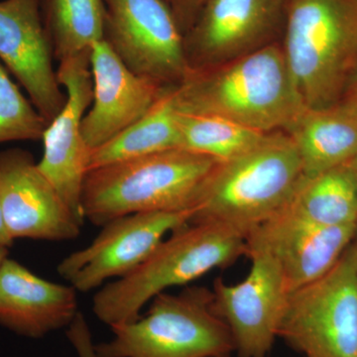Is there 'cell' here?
Listing matches in <instances>:
<instances>
[{
    "label": "cell",
    "mask_w": 357,
    "mask_h": 357,
    "mask_svg": "<svg viewBox=\"0 0 357 357\" xmlns=\"http://www.w3.org/2000/svg\"><path fill=\"white\" fill-rule=\"evenodd\" d=\"M182 148L225 162L248 151L264 137V132L218 116L178 112Z\"/></svg>",
    "instance_id": "7402d4cb"
},
{
    "label": "cell",
    "mask_w": 357,
    "mask_h": 357,
    "mask_svg": "<svg viewBox=\"0 0 357 357\" xmlns=\"http://www.w3.org/2000/svg\"><path fill=\"white\" fill-rule=\"evenodd\" d=\"M8 257V248H0V266H1L2 262Z\"/></svg>",
    "instance_id": "f1b7e54d"
},
{
    "label": "cell",
    "mask_w": 357,
    "mask_h": 357,
    "mask_svg": "<svg viewBox=\"0 0 357 357\" xmlns=\"http://www.w3.org/2000/svg\"><path fill=\"white\" fill-rule=\"evenodd\" d=\"M352 246H354V252H356V261H357V223H356V234H354V241H352Z\"/></svg>",
    "instance_id": "f546056e"
},
{
    "label": "cell",
    "mask_w": 357,
    "mask_h": 357,
    "mask_svg": "<svg viewBox=\"0 0 357 357\" xmlns=\"http://www.w3.org/2000/svg\"><path fill=\"white\" fill-rule=\"evenodd\" d=\"M281 46L306 107H335L357 70V0H289Z\"/></svg>",
    "instance_id": "5b68a950"
},
{
    "label": "cell",
    "mask_w": 357,
    "mask_h": 357,
    "mask_svg": "<svg viewBox=\"0 0 357 357\" xmlns=\"http://www.w3.org/2000/svg\"><path fill=\"white\" fill-rule=\"evenodd\" d=\"M77 293L6 257L0 266V326L31 338L69 326L79 312Z\"/></svg>",
    "instance_id": "e0dca14e"
},
{
    "label": "cell",
    "mask_w": 357,
    "mask_h": 357,
    "mask_svg": "<svg viewBox=\"0 0 357 357\" xmlns=\"http://www.w3.org/2000/svg\"><path fill=\"white\" fill-rule=\"evenodd\" d=\"M146 316L114 326V337L96 345L98 357H227L236 349L229 326L215 314L213 291L187 287L162 293Z\"/></svg>",
    "instance_id": "8992f818"
},
{
    "label": "cell",
    "mask_w": 357,
    "mask_h": 357,
    "mask_svg": "<svg viewBox=\"0 0 357 357\" xmlns=\"http://www.w3.org/2000/svg\"><path fill=\"white\" fill-rule=\"evenodd\" d=\"M304 176L289 134L268 132L244 153L218 162L199 191L190 222L215 223L246 237L287 206Z\"/></svg>",
    "instance_id": "7a4b0ae2"
},
{
    "label": "cell",
    "mask_w": 357,
    "mask_h": 357,
    "mask_svg": "<svg viewBox=\"0 0 357 357\" xmlns=\"http://www.w3.org/2000/svg\"><path fill=\"white\" fill-rule=\"evenodd\" d=\"M217 163L177 148L89 170L82 198L84 220L103 227L133 213L192 211Z\"/></svg>",
    "instance_id": "3957f363"
},
{
    "label": "cell",
    "mask_w": 357,
    "mask_h": 357,
    "mask_svg": "<svg viewBox=\"0 0 357 357\" xmlns=\"http://www.w3.org/2000/svg\"><path fill=\"white\" fill-rule=\"evenodd\" d=\"M91 51L59 63L58 81L66 89L67 102L45 130L38 162L41 172L82 225L86 222L82 198L91 153L82 133V121L93 102Z\"/></svg>",
    "instance_id": "8fae6325"
},
{
    "label": "cell",
    "mask_w": 357,
    "mask_h": 357,
    "mask_svg": "<svg viewBox=\"0 0 357 357\" xmlns=\"http://www.w3.org/2000/svg\"><path fill=\"white\" fill-rule=\"evenodd\" d=\"M283 210L325 227L356 225L357 185L349 167L304 176Z\"/></svg>",
    "instance_id": "ffe728a7"
},
{
    "label": "cell",
    "mask_w": 357,
    "mask_h": 357,
    "mask_svg": "<svg viewBox=\"0 0 357 357\" xmlns=\"http://www.w3.org/2000/svg\"><path fill=\"white\" fill-rule=\"evenodd\" d=\"M42 13L59 63L91 51L105 38L102 0H42Z\"/></svg>",
    "instance_id": "44dd1931"
},
{
    "label": "cell",
    "mask_w": 357,
    "mask_h": 357,
    "mask_svg": "<svg viewBox=\"0 0 357 357\" xmlns=\"http://www.w3.org/2000/svg\"><path fill=\"white\" fill-rule=\"evenodd\" d=\"M48 124L0 62V144L41 140Z\"/></svg>",
    "instance_id": "603a6c76"
},
{
    "label": "cell",
    "mask_w": 357,
    "mask_h": 357,
    "mask_svg": "<svg viewBox=\"0 0 357 357\" xmlns=\"http://www.w3.org/2000/svg\"><path fill=\"white\" fill-rule=\"evenodd\" d=\"M91 72L93 107L82 133L93 151L142 119L167 88L131 72L105 39L91 46Z\"/></svg>",
    "instance_id": "2e32d148"
},
{
    "label": "cell",
    "mask_w": 357,
    "mask_h": 357,
    "mask_svg": "<svg viewBox=\"0 0 357 357\" xmlns=\"http://www.w3.org/2000/svg\"><path fill=\"white\" fill-rule=\"evenodd\" d=\"M243 255L246 243L241 234L215 223H188L164 239L137 269L103 286L93 296V314L110 328L132 323L160 294L225 269Z\"/></svg>",
    "instance_id": "277c9868"
},
{
    "label": "cell",
    "mask_w": 357,
    "mask_h": 357,
    "mask_svg": "<svg viewBox=\"0 0 357 357\" xmlns=\"http://www.w3.org/2000/svg\"><path fill=\"white\" fill-rule=\"evenodd\" d=\"M337 105L357 119V70L349 79Z\"/></svg>",
    "instance_id": "484cf974"
},
{
    "label": "cell",
    "mask_w": 357,
    "mask_h": 357,
    "mask_svg": "<svg viewBox=\"0 0 357 357\" xmlns=\"http://www.w3.org/2000/svg\"><path fill=\"white\" fill-rule=\"evenodd\" d=\"M181 114L208 115L260 132L284 130L306 109L281 43L208 69L173 86Z\"/></svg>",
    "instance_id": "6da1fadb"
},
{
    "label": "cell",
    "mask_w": 357,
    "mask_h": 357,
    "mask_svg": "<svg viewBox=\"0 0 357 357\" xmlns=\"http://www.w3.org/2000/svg\"><path fill=\"white\" fill-rule=\"evenodd\" d=\"M192 211H153L115 218L86 248L65 257L57 267L61 277L77 292H89L109 279H121L137 269L169 234L191 222Z\"/></svg>",
    "instance_id": "30bf717a"
},
{
    "label": "cell",
    "mask_w": 357,
    "mask_h": 357,
    "mask_svg": "<svg viewBox=\"0 0 357 357\" xmlns=\"http://www.w3.org/2000/svg\"><path fill=\"white\" fill-rule=\"evenodd\" d=\"M167 88L152 109L114 139L91 151L89 170L136 157L182 148L178 112Z\"/></svg>",
    "instance_id": "d6986e66"
},
{
    "label": "cell",
    "mask_w": 357,
    "mask_h": 357,
    "mask_svg": "<svg viewBox=\"0 0 357 357\" xmlns=\"http://www.w3.org/2000/svg\"><path fill=\"white\" fill-rule=\"evenodd\" d=\"M14 244V241L9 236L7 231L6 223L2 218L1 210H0V248H11Z\"/></svg>",
    "instance_id": "4316f807"
},
{
    "label": "cell",
    "mask_w": 357,
    "mask_h": 357,
    "mask_svg": "<svg viewBox=\"0 0 357 357\" xmlns=\"http://www.w3.org/2000/svg\"><path fill=\"white\" fill-rule=\"evenodd\" d=\"M54 59L42 0L0 1V62L17 79L49 123L67 102V93L54 70Z\"/></svg>",
    "instance_id": "5bb4252c"
},
{
    "label": "cell",
    "mask_w": 357,
    "mask_h": 357,
    "mask_svg": "<svg viewBox=\"0 0 357 357\" xmlns=\"http://www.w3.org/2000/svg\"><path fill=\"white\" fill-rule=\"evenodd\" d=\"M278 337L305 357H357V261L352 243L330 271L290 293Z\"/></svg>",
    "instance_id": "52a82bcc"
},
{
    "label": "cell",
    "mask_w": 357,
    "mask_h": 357,
    "mask_svg": "<svg viewBox=\"0 0 357 357\" xmlns=\"http://www.w3.org/2000/svg\"><path fill=\"white\" fill-rule=\"evenodd\" d=\"M289 0H208L184 35L190 70L208 69L281 43Z\"/></svg>",
    "instance_id": "9c48e42d"
},
{
    "label": "cell",
    "mask_w": 357,
    "mask_h": 357,
    "mask_svg": "<svg viewBox=\"0 0 357 357\" xmlns=\"http://www.w3.org/2000/svg\"><path fill=\"white\" fill-rule=\"evenodd\" d=\"M170 9L183 36L189 31L208 0H163Z\"/></svg>",
    "instance_id": "d4e9b609"
},
{
    "label": "cell",
    "mask_w": 357,
    "mask_h": 357,
    "mask_svg": "<svg viewBox=\"0 0 357 357\" xmlns=\"http://www.w3.org/2000/svg\"><path fill=\"white\" fill-rule=\"evenodd\" d=\"M356 225L325 227L281 211L245 237L248 249L269 253L290 293L330 271L351 245Z\"/></svg>",
    "instance_id": "9a60e30c"
},
{
    "label": "cell",
    "mask_w": 357,
    "mask_h": 357,
    "mask_svg": "<svg viewBox=\"0 0 357 357\" xmlns=\"http://www.w3.org/2000/svg\"><path fill=\"white\" fill-rule=\"evenodd\" d=\"M285 131L307 177L344 165L357 153V119L337 105L306 107Z\"/></svg>",
    "instance_id": "ac0fdd59"
},
{
    "label": "cell",
    "mask_w": 357,
    "mask_h": 357,
    "mask_svg": "<svg viewBox=\"0 0 357 357\" xmlns=\"http://www.w3.org/2000/svg\"><path fill=\"white\" fill-rule=\"evenodd\" d=\"M105 39L131 72L172 88L190 68L184 36L163 0H102Z\"/></svg>",
    "instance_id": "ba28073f"
},
{
    "label": "cell",
    "mask_w": 357,
    "mask_h": 357,
    "mask_svg": "<svg viewBox=\"0 0 357 357\" xmlns=\"http://www.w3.org/2000/svg\"><path fill=\"white\" fill-rule=\"evenodd\" d=\"M0 210L14 241H74L81 234V223L22 148L0 151Z\"/></svg>",
    "instance_id": "4fadbf2b"
},
{
    "label": "cell",
    "mask_w": 357,
    "mask_h": 357,
    "mask_svg": "<svg viewBox=\"0 0 357 357\" xmlns=\"http://www.w3.org/2000/svg\"><path fill=\"white\" fill-rule=\"evenodd\" d=\"M251 267L237 284L213 283V311L229 326L241 357H266L287 305L290 291L280 266L269 253L248 249Z\"/></svg>",
    "instance_id": "7c38bea8"
},
{
    "label": "cell",
    "mask_w": 357,
    "mask_h": 357,
    "mask_svg": "<svg viewBox=\"0 0 357 357\" xmlns=\"http://www.w3.org/2000/svg\"><path fill=\"white\" fill-rule=\"evenodd\" d=\"M357 185V153L347 163Z\"/></svg>",
    "instance_id": "83f0119b"
},
{
    "label": "cell",
    "mask_w": 357,
    "mask_h": 357,
    "mask_svg": "<svg viewBox=\"0 0 357 357\" xmlns=\"http://www.w3.org/2000/svg\"><path fill=\"white\" fill-rule=\"evenodd\" d=\"M67 337L79 357H98L91 331L82 312H77L76 318L68 326Z\"/></svg>",
    "instance_id": "cb8c5ba5"
}]
</instances>
